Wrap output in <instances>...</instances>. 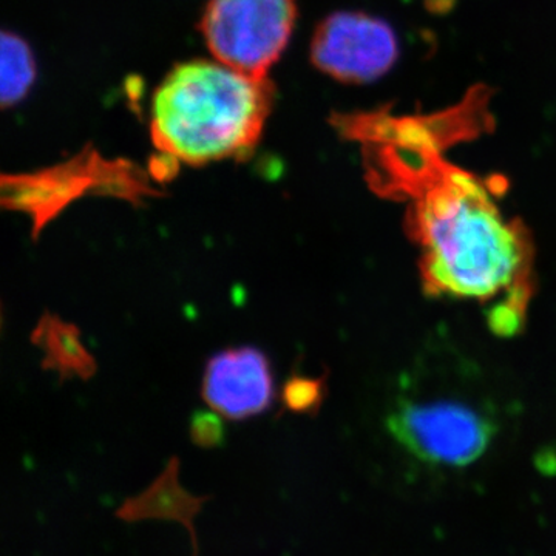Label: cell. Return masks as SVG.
Here are the masks:
<instances>
[{
  "label": "cell",
  "mask_w": 556,
  "mask_h": 556,
  "mask_svg": "<svg viewBox=\"0 0 556 556\" xmlns=\"http://www.w3.org/2000/svg\"><path fill=\"white\" fill-rule=\"evenodd\" d=\"M36 79V62L30 47L14 33L2 35V104L3 108L24 100Z\"/></svg>",
  "instance_id": "cell-10"
},
{
  "label": "cell",
  "mask_w": 556,
  "mask_h": 556,
  "mask_svg": "<svg viewBox=\"0 0 556 556\" xmlns=\"http://www.w3.org/2000/svg\"><path fill=\"white\" fill-rule=\"evenodd\" d=\"M399 56L396 33L388 22L365 13H334L318 25L311 61L321 73L348 84L382 78Z\"/></svg>",
  "instance_id": "cell-5"
},
{
  "label": "cell",
  "mask_w": 556,
  "mask_h": 556,
  "mask_svg": "<svg viewBox=\"0 0 556 556\" xmlns=\"http://www.w3.org/2000/svg\"><path fill=\"white\" fill-rule=\"evenodd\" d=\"M387 428L409 455L447 467L473 464L496 433L492 416L453 397L402 399L388 415Z\"/></svg>",
  "instance_id": "cell-3"
},
{
  "label": "cell",
  "mask_w": 556,
  "mask_h": 556,
  "mask_svg": "<svg viewBox=\"0 0 556 556\" xmlns=\"http://www.w3.org/2000/svg\"><path fill=\"white\" fill-rule=\"evenodd\" d=\"M31 340L46 354L43 367L60 372L62 379H89L97 371V362L80 340L79 329L53 314L40 318Z\"/></svg>",
  "instance_id": "cell-9"
},
{
  "label": "cell",
  "mask_w": 556,
  "mask_h": 556,
  "mask_svg": "<svg viewBox=\"0 0 556 556\" xmlns=\"http://www.w3.org/2000/svg\"><path fill=\"white\" fill-rule=\"evenodd\" d=\"M298 0H208L200 30L215 60L255 78H268L287 49Z\"/></svg>",
  "instance_id": "cell-4"
},
{
  "label": "cell",
  "mask_w": 556,
  "mask_h": 556,
  "mask_svg": "<svg viewBox=\"0 0 556 556\" xmlns=\"http://www.w3.org/2000/svg\"><path fill=\"white\" fill-rule=\"evenodd\" d=\"M201 394L226 419L241 420L266 412L274 401L268 357L257 348L225 350L208 358Z\"/></svg>",
  "instance_id": "cell-6"
},
{
  "label": "cell",
  "mask_w": 556,
  "mask_h": 556,
  "mask_svg": "<svg viewBox=\"0 0 556 556\" xmlns=\"http://www.w3.org/2000/svg\"><path fill=\"white\" fill-rule=\"evenodd\" d=\"M208 496H195L179 482V459L170 457L159 478L137 496L127 497L116 518L124 522H139L146 519H164L185 527L189 533L192 556H200L199 533L195 529L197 515L203 510Z\"/></svg>",
  "instance_id": "cell-8"
},
{
  "label": "cell",
  "mask_w": 556,
  "mask_h": 556,
  "mask_svg": "<svg viewBox=\"0 0 556 556\" xmlns=\"http://www.w3.org/2000/svg\"><path fill=\"white\" fill-rule=\"evenodd\" d=\"M268 78L222 62L177 65L153 94L150 134L164 159L193 166L248 155L273 105Z\"/></svg>",
  "instance_id": "cell-2"
},
{
  "label": "cell",
  "mask_w": 556,
  "mask_h": 556,
  "mask_svg": "<svg viewBox=\"0 0 556 556\" xmlns=\"http://www.w3.org/2000/svg\"><path fill=\"white\" fill-rule=\"evenodd\" d=\"M416 225L424 276L434 294L470 300L506 295L521 303L529 265L525 236L473 175L439 167L417 197Z\"/></svg>",
  "instance_id": "cell-1"
},
{
  "label": "cell",
  "mask_w": 556,
  "mask_h": 556,
  "mask_svg": "<svg viewBox=\"0 0 556 556\" xmlns=\"http://www.w3.org/2000/svg\"><path fill=\"white\" fill-rule=\"evenodd\" d=\"M223 433H225V428H223L222 419L215 413L200 412L193 417L190 437L199 447H217L222 444Z\"/></svg>",
  "instance_id": "cell-12"
},
{
  "label": "cell",
  "mask_w": 556,
  "mask_h": 556,
  "mask_svg": "<svg viewBox=\"0 0 556 556\" xmlns=\"http://www.w3.org/2000/svg\"><path fill=\"white\" fill-rule=\"evenodd\" d=\"M321 386L318 380L308 378L289 379L283 387V404L291 412L305 413L316 407L320 401Z\"/></svg>",
  "instance_id": "cell-11"
},
{
  "label": "cell",
  "mask_w": 556,
  "mask_h": 556,
  "mask_svg": "<svg viewBox=\"0 0 556 556\" xmlns=\"http://www.w3.org/2000/svg\"><path fill=\"white\" fill-rule=\"evenodd\" d=\"M431 3L433 9H442L445 10L447 7L452 5L453 0H428Z\"/></svg>",
  "instance_id": "cell-13"
},
{
  "label": "cell",
  "mask_w": 556,
  "mask_h": 556,
  "mask_svg": "<svg viewBox=\"0 0 556 556\" xmlns=\"http://www.w3.org/2000/svg\"><path fill=\"white\" fill-rule=\"evenodd\" d=\"M98 170L93 164L73 163L38 175L3 178V206L27 212L33 219V237H38L47 223L97 186Z\"/></svg>",
  "instance_id": "cell-7"
}]
</instances>
